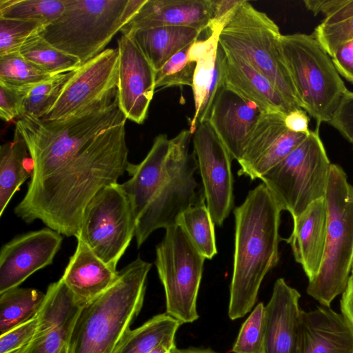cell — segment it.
I'll return each instance as SVG.
<instances>
[{
  "mask_svg": "<svg viewBox=\"0 0 353 353\" xmlns=\"http://www.w3.org/2000/svg\"><path fill=\"white\" fill-rule=\"evenodd\" d=\"M199 252L207 259L217 254L214 223L203 194L194 205L184 211L177 221Z\"/></svg>",
  "mask_w": 353,
  "mask_h": 353,
  "instance_id": "obj_31",
  "label": "cell"
},
{
  "mask_svg": "<svg viewBox=\"0 0 353 353\" xmlns=\"http://www.w3.org/2000/svg\"><path fill=\"white\" fill-rule=\"evenodd\" d=\"M264 112L256 103L222 83L215 94L206 121L232 159L238 161Z\"/></svg>",
  "mask_w": 353,
  "mask_h": 353,
  "instance_id": "obj_17",
  "label": "cell"
},
{
  "mask_svg": "<svg viewBox=\"0 0 353 353\" xmlns=\"http://www.w3.org/2000/svg\"><path fill=\"white\" fill-rule=\"evenodd\" d=\"M243 1V0H211L212 13L209 28H223Z\"/></svg>",
  "mask_w": 353,
  "mask_h": 353,
  "instance_id": "obj_43",
  "label": "cell"
},
{
  "mask_svg": "<svg viewBox=\"0 0 353 353\" xmlns=\"http://www.w3.org/2000/svg\"><path fill=\"white\" fill-rule=\"evenodd\" d=\"M192 143L207 208L214 225L221 226L234 207L233 159L208 121L198 125Z\"/></svg>",
  "mask_w": 353,
  "mask_h": 353,
  "instance_id": "obj_12",
  "label": "cell"
},
{
  "mask_svg": "<svg viewBox=\"0 0 353 353\" xmlns=\"http://www.w3.org/2000/svg\"><path fill=\"white\" fill-rule=\"evenodd\" d=\"M351 276H353V265H352V268Z\"/></svg>",
  "mask_w": 353,
  "mask_h": 353,
  "instance_id": "obj_49",
  "label": "cell"
},
{
  "mask_svg": "<svg viewBox=\"0 0 353 353\" xmlns=\"http://www.w3.org/2000/svg\"><path fill=\"white\" fill-rule=\"evenodd\" d=\"M279 26L265 13L243 1L221 30L225 51L248 62L265 77L296 108H301L285 65Z\"/></svg>",
  "mask_w": 353,
  "mask_h": 353,
  "instance_id": "obj_8",
  "label": "cell"
},
{
  "mask_svg": "<svg viewBox=\"0 0 353 353\" xmlns=\"http://www.w3.org/2000/svg\"><path fill=\"white\" fill-rule=\"evenodd\" d=\"M61 278L78 304L83 306L105 292L119 271L101 260L80 239Z\"/></svg>",
  "mask_w": 353,
  "mask_h": 353,
  "instance_id": "obj_25",
  "label": "cell"
},
{
  "mask_svg": "<svg viewBox=\"0 0 353 353\" xmlns=\"http://www.w3.org/2000/svg\"><path fill=\"white\" fill-rule=\"evenodd\" d=\"M119 52L108 48L74 71L58 100L41 119L54 121L74 115L92 105L119 83Z\"/></svg>",
  "mask_w": 353,
  "mask_h": 353,
  "instance_id": "obj_13",
  "label": "cell"
},
{
  "mask_svg": "<svg viewBox=\"0 0 353 353\" xmlns=\"http://www.w3.org/2000/svg\"><path fill=\"white\" fill-rule=\"evenodd\" d=\"M118 50L119 107L127 119L141 124L156 90V71L129 35L118 39Z\"/></svg>",
  "mask_w": 353,
  "mask_h": 353,
  "instance_id": "obj_16",
  "label": "cell"
},
{
  "mask_svg": "<svg viewBox=\"0 0 353 353\" xmlns=\"http://www.w3.org/2000/svg\"><path fill=\"white\" fill-rule=\"evenodd\" d=\"M325 200L327 225L324 255L307 293L324 307L345 290L353 265V185L344 170L332 163Z\"/></svg>",
  "mask_w": 353,
  "mask_h": 353,
  "instance_id": "obj_6",
  "label": "cell"
},
{
  "mask_svg": "<svg viewBox=\"0 0 353 353\" xmlns=\"http://www.w3.org/2000/svg\"><path fill=\"white\" fill-rule=\"evenodd\" d=\"M32 88L14 87L0 82V117L3 121L21 117L23 99Z\"/></svg>",
  "mask_w": 353,
  "mask_h": 353,
  "instance_id": "obj_40",
  "label": "cell"
},
{
  "mask_svg": "<svg viewBox=\"0 0 353 353\" xmlns=\"http://www.w3.org/2000/svg\"><path fill=\"white\" fill-rule=\"evenodd\" d=\"M202 32L190 27L139 29L128 34L158 71L172 56L198 40Z\"/></svg>",
  "mask_w": 353,
  "mask_h": 353,
  "instance_id": "obj_27",
  "label": "cell"
},
{
  "mask_svg": "<svg viewBox=\"0 0 353 353\" xmlns=\"http://www.w3.org/2000/svg\"><path fill=\"white\" fill-rule=\"evenodd\" d=\"M176 346L175 339H172L163 341L150 353H171Z\"/></svg>",
  "mask_w": 353,
  "mask_h": 353,
  "instance_id": "obj_47",
  "label": "cell"
},
{
  "mask_svg": "<svg viewBox=\"0 0 353 353\" xmlns=\"http://www.w3.org/2000/svg\"><path fill=\"white\" fill-rule=\"evenodd\" d=\"M46 293L34 288H14L0 293V335L34 318Z\"/></svg>",
  "mask_w": 353,
  "mask_h": 353,
  "instance_id": "obj_30",
  "label": "cell"
},
{
  "mask_svg": "<svg viewBox=\"0 0 353 353\" xmlns=\"http://www.w3.org/2000/svg\"><path fill=\"white\" fill-rule=\"evenodd\" d=\"M233 353H265V305L257 303L243 323L232 347Z\"/></svg>",
  "mask_w": 353,
  "mask_h": 353,
  "instance_id": "obj_36",
  "label": "cell"
},
{
  "mask_svg": "<svg viewBox=\"0 0 353 353\" xmlns=\"http://www.w3.org/2000/svg\"><path fill=\"white\" fill-rule=\"evenodd\" d=\"M307 10L325 17L312 34L331 57L343 44L353 40V0L304 1Z\"/></svg>",
  "mask_w": 353,
  "mask_h": 353,
  "instance_id": "obj_26",
  "label": "cell"
},
{
  "mask_svg": "<svg viewBox=\"0 0 353 353\" xmlns=\"http://www.w3.org/2000/svg\"><path fill=\"white\" fill-rule=\"evenodd\" d=\"M293 221L292 234L285 241L310 281L319 272L324 255L327 225L325 197L312 203Z\"/></svg>",
  "mask_w": 353,
  "mask_h": 353,
  "instance_id": "obj_24",
  "label": "cell"
},
{
  "mask_svg": "<svg viewBox=\"0 0 353 353\" xmlns=\"http://www.w3.org/2000/svg\"><path fill=\"white\" fill-rule=\"evenodd\" d=\"M152 263L137 257L103 294L81 307L68 343V353H114L144 301Z\"/></svg>",
  "mask_w": 353,
  "mask_h": 353,
  "instance_id": "obj_3",
  "label": "cell"
},
{
  "mask_svg": "<svg viewBox=\"0 0 353 353\" xmlns=\"http://www.w3.org/2000/svg\"><path fill=\"white\" fill-rule=\"evenodd\" d=\"M296 353H353V331L330 307L303 310Z\"/></svg>",
  "mask_w": 353,
  "mask_h": 353,
  "instance_id": "obj_23",
  "label": "cell"
},
{
  "mask_svg": "<svg viewBox=\"0 0 353 353\" xmlns=\"http://www.w3.org/2000/svg\"><path fill=\"white\" fill-rule=\"evenodd\" d=\"M331 165L316 128L260 179L282 210L289 212L294 219L325 197Z\"/></svg>",
  "mask_w": 353,
  "mask_h": 353,
  "instance_id": "obj_9",
  "label": "cell"
},
{
  "mask_svg": "<svg viewBox=\"0 0 353 353\" xmlns=\"http://www.w3.org/2000/svg\"><path fill=\"white\" fill-rule=\"evenodd\" d=\"M171 353H218L211 348H201L189 347L187 348H178L176 346L173 348Z\"/></svg>",
  "mask_w": 353,
  "mask_h": 353,
  "instance_id": "obj_46",
  "label": "cell"
},
{
  "mask_svg": "<svg viewBox=\"0 0 353 353\" xmlns=\"http://www.w3.org/2000/svg\"><path fill=\"white\" fill-rule=\"evenodd\" d=\"M81 307L61 279L49 285L39 312L37 331L17 353H59L68 343Z\"/></svg>",
  "mask_w": 353,
  "mask_h": 353,
  "instance_id": "obj_18",
  "label": "cell"
},
{
  "mask_svg": "<svg viewBox=\"0 0 353 353\" xmlns=\"http://www.w3.org/2000/svg\"><path fill=\"white\" fill-rule=\"evenodd\" d=\"M282 209L260 183L234 210L235 239L228 316L236 320L255 306L265 275L279 260V227Z\"/></svg>",
  "mask_w": 353,
  "mask_h": 353,
  "instance_id": "obj_2",
  "label": "cell"
},
{
  "mask_svg": "<svg viewBox=\"0 0 353 353\" xmlns=\"http://www.w3.org/2000/svg\"><path fill=\"white\" fill-rule=\"evenodd\" d=\"M59 353H68V344H65Z\"/></svg>",
  "mask_w": 353,
  "mask_h": 353,
  "instance_id": "obj_48",
  "label": "cell"
},
{
  "mask_svg": "<svg viewBox=\"0 0 353 353\" xmlns=\"http://www.w3.org/2000/svg\"><path fill=\"white\" fill-rule=\"evenodd\" d=\"M191 45L172 56L156 72V89L179 85L192 87L195 63L188 60Z\"/></svg>",
  "mask_w": 353,
  "mask_h": 353,
  "instance_id": "obj_37",
  "label": "cell"
},
{
  "mask_svg": "<svg viewBox=\"0 0 353 353\" xmlns=\"http://www.w3.org/2000/svg\"><path fill=\"white\" fill-rule=\"evenodd\" d=\"M19 52L52 76L75 71L81 66L79 59L54 47L37 32L23 43Z\"/></svg>",
  "mask_w": 353,
  "mask_h": 353,
  "instance_id": "obj_32",
  "label": "cell"
},
{
  "mask_svg": "<svg viewBox=\"0 0 353 353\" xmlns=\"http://www.w3.org/2000/svg\"><path fill=\"white\" fill-rule=\"evenodd\" d=\"M284 115L278 112L262 114L238 161L239 176L260 179L305 139L307 134L292 132L285 127Z\"/></svg>",
  "mask_w": 353,
  "mask_h": 353,
  "instance_id": "obj_14",
  "label": "cell"
},
{
  "mask_svg": "<svg viewBox=\"0 0 353 353\" xmlns=\"http://www.w3.org/2000/svg\"><path fill=\"white\" fill-rule=\"evenodd\" d=\"M331 58L339 74L353 83V40L338 48Z\"/></svg>",
  "mask_w": 353,
  "mask_h": 353,
  "instance_id": "obj_42",
  "label": "cell"
},
{
  "mask_svg": "<svg viewBox=\"0 0 353 353\" xmlns=\"http://www.w3.org/2000/svg\"><path fill=\"white\" fill-rule=\"evenodd\" d=\"M223 29H210L209 36L194 41L190 47L188 60L195 63L192 92L194 113L190 120L193 134L199 124L206 121L215 94L222 85L219 35Z\"/></svg>",
  "mask_w": 353,
  "mask_h": 353,
  "instance_id": "obj_20",
  "label": "cell"
},
{
  "mask_svg": "<svg viewBox=\"0 0 353 353\" xmlns=\"http://www.w3.org/2000/svg\"><path fill=\"white\" fill-rule=\"evenodd\" d=\"M281 50L300 106L319 129L348 92L331 57L312 34L282 35Z\"/></svg>",
  "mask_w": 353,
  "mask_h": 353,
  "instance_id": "obj_7",
  "label": "cell"
},
{
  "mask_svg": "<svg viewBox=\"0 0 353 353\" xmlns=\"http://www.w3.org/2000/svg\"><path fill=\"white\" fill-rule=\"evenodd\" d=\"M212 13L211 0H146L120 32L126 34L164 26L190 27L203 32L209 29Z\"/></svg>",
  "mask_w": 353,
  "mask_h": 353,
  "instance_id": "obj_22",
  "label": "cell"
},
{
  "mask_svg": "<svg viewBox=\"0 0 353 353\" xmlns=\"http://www.w3.org/2000/svg\"><path fill=\"white\" fill-rule=\"evenodd\" d=\"M39 323V313L34 318L0 335V353H17L35 335Z\"/></svg>",
  "mask_w": 353,
  "mask_h": 353,
  "instance_id": "obj_39",
  "label": "cell"
},
{
  "mask_svg": "<svg viewBox=\"0 0 353 353\" xmlns=\"http://www.w3.org/2000/svg\"><path fill=\"white\" fill-rule=\"evenodd\" d=\"M74 71L52 77L34 85L25 96L22 104L21 117L30 116L43 118L60 97Z\"/></svg>",
  "mask_w": 353,
  "mask_h": 353,
  "instance_id": "obj_34",
  "label": "cell"
},
{
  "mask_svg": "<svg viewBox=\"0 0 353 353\" xmlns=\"http://www.w3.org/2000/svg\"><path fill=\"white\" fill-rule=\"evenodd\" d=\"M192 140L189 129L171 139L159 134L143 161L128 163L130 178L121 186L132 206L138 248L155 230L177 224L181 214L204 194L197 190L198 163L190 151Z\"/></svg>",
  "mask_w": 353,
  "mask_h": 353,
  "instance_id": "obj_1",
  "label": "cell"
},
{
  "mask_svg": "<svg viewBox=\"0 0 353 353\" xmlns=\"http://www.w3.org/2000/svg\"><path fill=\"white\" fill-rule=\"evenodd\" d=\"M62 241L61 234L46 228L6 243L0 252V293L19 287L33 273L50 265Z\"/></svg>",
  "mask_w": 353,
  "mask_h": 353,
  "instance_id": "obj_15",
  "label": "cell"
},
{
  "mask_svg": "<svg viewBox=\"0 0 353 353\" xmlns=\"http://www.w3.org/2000/svg\"><path fill=\"white\" fill-rule=\"evenodd\" d=\"M44 26L37 22L0 18V57L18 52L23 43Z\"/></svg>",
  "mask_w": 353,
  "mask_h": 353,
  "instance_id": "obj_38",
  "label": "cell"
},
{
  "mask_svg": "<svg viewBox=\"0 0 353 353\" xmlns=\"http://www.w3.org/2000/svg\"><path fill=\"white\" fill-rule=\"evenodd\" d=\"M65 9V0H0V18L47 25Z\"/></svg>",
  "mask_w": 353,
  "mask_h": 353,
  "instance_id": "obj_33",
  "label": "cell"
},
{
  "mask_svg": "<svg viewBox=\"0 0 353 353\" xmlns=\"http://www.w3.org/2000/svg\"><path fill=\"white\" fill-rule=\"evenodd\" d=\"M130 200L119 183L101 189L87 205L76 239H80L106 265L117 270L135 236Z\"/></svg>",
  "mask_w": 353,
  "mask_h": 353,
  "instance_id": "obj_11",
  "label": "cell"
},
{
  "mask_svg": "<svg viewBox=\"0 0 353 353\" xmlns=\"http://www.w3.org/2000/svg\"><path fill=\"white\" fill-rule=\"evenodd\" d=\"M146 0H65L63 12L37 34L81 65L103 52Z\"/></svg>",
  "mask_w": 353,
  "mask_h": 353,
  "instance_id": "obj_4",
  "label": "cell"
},
{
  "mask_svg": "<svg viewBox=\"0 0 353 353\" xmlns=\"http://www.w3.org/2000/svg\"><path fill=\"white\" fill-rule=\"evenodd\" d=\"M126 119L119 107L117 88L63 119L45 121L30 116L18 119L14 132L25 141L34 168L79 150L101 132Z\"/></svg>",
  "mask_w": 353,
  "mask_h": 353,
  "instance_id": "obj_5",
  "label": "cell"
},
{
  "mask_svg": "<svg viewBox=\"0 0 353 353\" xmlns=\"http://www.w3.org/2000/svg\"><path fill=\"white\" fill-rule=\"evenodd\" d=\"M33 162L23 139L14 132L12 141L0 147V215L14 193L33 172Z\"/></svg>",
  "mask_w": 353,
  "mask_h": 353,
  "instance_id": "obj_28",
  "label": "cell"
},
{
  "mask_svg": "<svg viewBox=\"0 0 353 353\" xmlns=\"http://www.w3.org/2000/svg\"><path fill=\"white\" fill-rule=\"evenodd\" d=\"M181 325L167 313L157 314L130 330L114 353H150L163 341L175 339Z\"/></svg>",
  "mask_w": 353,
  "mask_h": 353,
  "instance_id": "obj_29",
  "label": "cell"
},
{
  "mask_svg": "<svg viewBox=\"0 0 353 353\" xmlns=\"http://www.w3.org/2000/svg\"><path fill=\"white\" fill-rule=\"evenodd\" d=\"M328 123L353 143V92L348 90L343 96Z\"/></svg>",
  "mask_w": 353,
  "mask_h": 353,
  "instance_id": "obj_41",
  "label": "cell"
},
{
  "mask_svg": "<svg viewBox=\"0 0 353 353\" xmlns=\"http://www.w3.org/2000/svg\"><path fill=\"white\" fill-rule=\"evenodd\" d=\"M341 315L353 331V276H350L347 286L340 300Z\"/></svg>",
  "mask_w": 353,
  "mask_h": 353,
  "instance_id": "obj_45",
  "label": "cell"
},
{
  "mask_svg": "<svg viewBox=\"0 0 353 353\" xmlns=\"http://www.w3.org/2000/svg\"><path fill=\"white\" fill-rule=\"evenodd\" d=\"M205 259L179 224L166 228L156 246L155 265L164 288L165 313L181 325L199 317L197 297Z\"/></svg>",
  "mask_w": 353,
  "mask_h": 353,
  "instance_id": "obj_10",
  "label": "cell"
},
{
  "mask_svg": "<svg viewBox=\"0 0 353 353\" xmlns=\"http://www.w3.org/2000/svg\"><path fill=\"white\" fill-rule=\"evenodd\" d=\"M310 118L302 108L294 109L284 115V123L290 131L308 134L311 130L309 128Z\"/></svg>",
  "mask_w": 353,
  "mask_h": 353,
  "instance_id": "obj_44",
  "label": "cell"
},
{
  "mask_svg": "<svg viewBox=\"0 0 353 353\" xmlns=\"http://www.w3.org/2000/svg\"><path fill=\"white\" fill-rule=\"evenodd\" d=\"M222 83L245 99L256 103L265 112L286 114L299 108L293 105L261 73L240 57L221 46Z\"/></svg>",
  "mask_w": 353,
  "mask_h": 353,
  "instance_id": "obj_21",
  "label": "cell"
},
{
  "mask_svg": "<svg viewBox=\"0 0 353 353\" xmlns=\"http://www.w3.org/2000/svg\"><path fill=\"white\" fill-rule=\"evenodd\" d=\"M52 74L14 52L0 57V82L19 88H32Z\"/></svg>",
  "mask_w": 353,
  "mask_h": 353,
  "instance_id": "obj_35",
  "label": "cell"
},
{
  "mask_svg": "<svg viewBox=\"0 0 353 353\" xmlns=\"http://www.w3.org/2000/svg\"><path fill=\"white\" fill-rule=\"evenodd\" d=\"M300 298V293L284 279L276 280L265 305V353H296L303 312Z\"/></svg>",
  "mask_w": 353,
  "mask_h": 353,
  "instance_id": "obj_19",
  "label": "cell"
}]
</instances>
